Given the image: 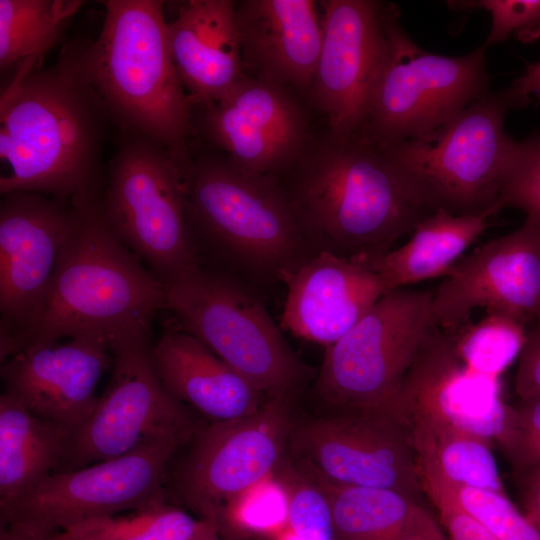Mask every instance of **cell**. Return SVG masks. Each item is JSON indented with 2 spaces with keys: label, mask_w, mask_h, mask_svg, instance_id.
<instances>
[{
  "label": "cell",
  "mask_w": 540,
  "mask_h": 540,
  "mask_svg": "<svg viewBox=\"0 0 540 540\" xmlns=\"http://www.w3.org/2000/svg\"><path fill=\"white\" fill-rule=\"evenodd\" d=\"M432 292L409 288L384 294L341 339L327 347L314 384L336 413L398 418L404 379L436 327Z\"/></svg>",
  "instance_id": "obj_7"
},
{
  "label": "cell",
  "mask_w": 540,
  "mask_h": 540,
  "mask_svg": "<svg viewBox=\"0 0 540 540\" xmlns=\"http://www.w3.org/2000/svg\"><path fill=\"white\" fill-rule=\"evenodd\" d=\"M293 397L267 396L252 415L198 429L178 489L201 519H209L225 502L276 471L294 425Z\"/></svg>",
  "instance_id": "obj_13"
},
{
  "label": "cell",
  "mask_w": 540,
  "mask_h": 540,
  "mask_svg": "<svg viewBox=\"0 0 540 540\" xmlns=\"http://www.w3.org/2000/svg\"><path fill=\"white\" fill-rule=\"evenodd\" d=\"M305 470L328 499L336 540H397L418 504L396 490L334 483Z\"/></svg>",
  "instance_id": "obj_28"
},
{
  "label": "cell",
  "mask_w": 540,
  "mask_h": 540,
  "mask_svg": "<svg viewBox=\"0 0 540 540\" xmlns=\"http://www.w3.org/2000/svg\"><path fill=\"white\" fill-rule=\"evenodd\" d=\"M449 334L460 361L472 372L499 379L500 375L519 358L526 340V326L516 319L486 313L478 322L470 321Z\"/></svg>",
  "instance_id": "obj_31"
},
{
  "label": "cell",
  "mask_w": 540,
  "mask_h": 540,
  "mask_svg": "<svg viewBox=\"0 0 540 540\" xmlns=\"http://www.w3.org/2000/svg\"><path fill=\"white\" fill-rule=\"evenodd\" d=\"M78 0H0V67L42 59L61 39Z\"/></svg>",
  "instance_id": "obj_29"
},
{
  "label": "cell",
  "mask_w": 540,
  "mask_h": 540,
  "mask_svg": "<svg viewBox=\"0 0 540 540\" xmlns=\"http://www.w3.org/2000/svg\"><path fill=\"white\" fill-rule=\"evenodd\" d=\"M499 207L517 208L540 221V133L515 142L503 180Z\"/></svg>",
  "instance_id": "obj_35"
},
{
  "label": "cell",
  "mask_w": 540,
  "mask_h": 540,
  "mask_svg": "<svg viewBox=\"0 0 540 540\" xmlns=\"http://www.w3.org/2000/svg\"><path fill=\"white\" fill-rule=\"evenodd\" d=\"M518 360L516 394L521 400L540 396V318L529 325Z\"/></svg>",
  "instance_id": "obj_39"
},
{
  "label": "cell",
  "mask_w": 540,
  "mask_h": 540,
  "mask_svg": "<svg viewBox=\"0 0 540 540\" xmlns=\"http://www.w3.org/2000/svg\"><path fill=\"white\" fill-rule=\"evenodd\" d=\"M74 223L71 201L15 191L0 203V358L38 313Z\"/></svg>",
  "instance_id": "obj_14"
},
{
  "label": "cell",
  "mask_w": 540,
  "mask_h": 540,
  "mask_svg": "<svg viewBox=\"0 0 540 540\" xmlns=\"http://www.w3.org/2000/svg\"><path fill=\"white\" fill-rule=\"evenodd\" d=\"M284 189L312 255H382L437 210L383 149L358 136L329 134L307 147Z\"/></svg>",
  "instance_id": "obj_2"
},
{
  "label": "cell",
  "mask_w": 540,
  "mask_h": 540,
  "mask_svg": "<svg viewBox=\"0 0 540 540\" xmlns=\"http://www.w3.org/2000/svg\"><path fill=\"white\" fill-rule=\"evenodd\" d=\"M302 467L330 482L422 493L408 428L378 413L341 412L293 425Z\"/></svg>",
  "instance_id": "obj_15"
},
{
  "label": "cell",
  "mask_w": 540,
  "mask_h": 540,
  "mask_svg": "<svg viewBox=\"0 0 540 540\" xmlns=\"http://www.w3.org/2000/svg\"><path fill=\"white\" fill-rule=\"evenodd\" d=\"M100 195L71 201L74 223L48 293L9 356L36 344L150 331L166 287L113 233ZM8 356V357H9Z\"/></svg>",
  "instance_id": "obj_3"
},
{
  "label": "cell",
  "mask_w": 540,
  "mask_h": 540,
  "mask_svg": "<svg viewBox=\"0 0 540 540\" xmlns=\"http://www.w3.org/2000/svg\"><path fill=\"white\" fill-rule=\"evenodd\" d=\"M497 443L520 471L540 466V396L512 407Z\"/></svg>",
  "instance_id": "obj_37"
},
{
  "label": "cell",
  "mask_w": 540,
  "mask_h": 540,
  "mask_svg": "<svg viewBox=\"0 0 540 540\" xmlns=\"http://www.w3.org/2000/svg\"><path fill=\"white\" fill-rule=\"evenodd\" d=\"M109 345V383L90 415L70 433L56 472L120 457L149 443L183 446L200 428L158 377L150 331L120 335Z\"/></svg>",
  "instance_id": "obj_11"
},
{
  "label": "cell",
  "mask_w": 540,
  "mask_h": 540,
  "mask_svg": "<svg viewBox=\"0 0 540 540\" xmlns=\"http://www.w3.org/2000/svg\"><path fill=\"white\" fill-rule=\"evenodd\" d=\"M180 447L149 443L120 457L54 472L0 512L1 529L50 537L89 519L165 501L168 465Z\"/></svg>",
  "instance_id": "obj_12"
},
{
  "label": "cell",
  "mask_w": 540,
  "mask_h": 540,
  "mask_svg": "<svg viewBox=\"0 0 540 540\" xmlns=\"http://www.w3.org/2000/svg\"><path fill=\"white\" fill-rule=\"evenodd\" d=\"M484 43L463 56L420 48L398 11L387 25V51L356 136L379 148L423 137L448 123L489 89Z\"/></svg>",
  "instance_id": "obj_8"
},
{
  "label": "cell",
  "mask_w": 540,
  "mask_h": 540,
  "mask_svg": "<svg viewBox=\"0 0 540 540\" xmlns=\"http://www.w3.org/2000/svg\"><path fill=\"white\" fill-rule=\"evenodd\" d=\"M186 199L197 243L256 277L281 282L313 256L274 176L203 158L192 164Z\"/></svg>",
  "instance_id": "obj_5"
},
{
  "label": "cell",
  "mask_w": 540,
  "mask_h": 540,
  "mask_svg": "<svg viewBox=\"0 0 540 540\" xmlns=\"http://www.w3.org/2000/svg\"><path fill=\"white\" fill-rule=\"evenodd\" d=\"M496 213L489 210L457 215L439 208L417 224L402 246L379 256L357 259L378 274L386 292L445 277Z\"/></svg>",
  "instance_id": "obj_25"
},
{
  "label": "cell",
  "mask_w": 540,
  "mask_h": 540,
  "mask_svg": "<svg viewBox=\"0 0 540 540\" xmlns=\"http://www.w3.org/2000/svg\"><path fill=\"white\" fill-rule=\"evenodd\" d=\"M289 499L288 527L303 540H336L328 499L302 467H277Z\"/></svg>",
  "instance_id": "obj_34"
},
{
  "label": "cell",
  "mask_w": 540,
  "mask_h": 540,
  "mask_svg": "<svg viewBox=\"0 0 540 540\" xmlns=\"http://www.w3.org/2000/svg\"><path fill=\"white\" fill-rule=\"evenodd\" d=\"M432 294L434 322L444 331L468 322L477 308L532 324L540 318V221L526 216L516 230L463 256Z\"/></svg>",
  "instance_id": "obj_17"
},
{
  "label": "cell",
  "mask_w": 540,
  "mask_h": 540,
  "mask_svg": "<svg viewBox=\"0 0 540 540\" xmlns=\"http://www.w3.org/2000/svg\"><path fill=\"white\" fill-rule=\"evenodd\" d=\"M70 432L0 396V512L57 471Z\"/></svg>",
  "instance_id": "obj_26"
},
{
  "label": "cell",
  "mask_w": 540,
  "mask_h": 540,
  "mask_svg": "<svg viewBox=\"0 0 540 540\" xmlns=\"http://www.w3.org/2000/svg\"><path fill=\"white\" fill-rule=\"evenodd\" d=\"M52 536L43 537V538L27 537V536L17 535V534H14L12 532H9V531L3 530V529H1V531H0V540H53Z\"/></svg>",
  "instance_id": "obj_44"
},
{
  "label": "cell",
  "mask_w": 540,
  "mask_h": 540,
  "mask_svg": "<svg viewBox=\"0 0 540 540\" xmlns=\"http://www.w3.org/2000/svg\"><path fill=\"white\" fill-rule=\"evenodd\" d=\"M174 324L266 396L295 394L311 369L253 294L202 266L166 287Z\"/></svg>",
  "instance_id": "obj_10"
},
{
  "label": "cell",
  "mask_w": 540,
  "mask_h": 540,
  "mask_svg": "<svg viewBox=\"0 0 540 540\" xmlns=\"http://www.w3.org/2000/svg\"><path fill=\"white\" fill-rule=\"evenodd\" d=\"M436 507L450 540H499L453 500L435 490L423 491Z\"/></svg>",
  "instance_id": "obj_38"
},
{
  "label": "cell",
  "mask_w": 540,
  "mask_h": 540,
  "mask_svg": "<svg viewBox=\"0 0 540 540\" xmlns=\"http://www.w3.org/2000/svg\"><path fill=\"white\" fill-rule=\"evenodd\" d=\"M523 489V514L538 529H540V466L528 471Z\"/></svg>",
  "instance_id": "obj_42"
},
{
  "label": "cell",
  "mask_w": 540,
  "mask_h": 540,
  "mask_svg": "<svg viewBox=\"0 0 540 540\" xmlns=\"http://www.w3.org/2000/svg\"><path fill=\"white\" fill-rule=\"evenodd\" d=\"M290 90L245 76L203 106L208 137L245 171L276 177L293 168L308 147V123Z\"/></svg>",
  "instance_id": "obj_18"
},
{
  "label": "cell",
  "mask_w": 540,
  "mask_h": 540,
  "mask_svg": "<svg viewBox=\"0 0 540 540\" xmlns=\"http://www.w3.org/2000/svg\"><path fill=\"white\" fill-rule=\"evenodd\" d=\"M422 492L435 490L453 500L499 540H540L534 526L509 500L506 493L451 483L418 467Z\"/></svg>",
  "instance_id": "obj_33"
},
{
  "label": "cell",
  "mask_w": 540,
  "mask_h": 540,
  "mask_svg": "<svg viewBox=\"0 0 540 540\" xmlns=\"http://www.w3.org/2000/svg\"><path fill=\"white\" fill-rule=\"evenodd\" d=\"M199 525L184 510L161 501L127 514L89 519L52 536L53 540H190Z\"/></svg>",
  "instance_id": "obj_30"
},
{
  "label": "cell",
  "mask_w": 540,
  "mask_h": 540,
  "mask_svg": "<svg viewBox=\"0 0 540 540\" xmlns=\"http://www.w3.org/2000/svg\"><path fill=\"white\" fill-rule=\"evenodd\" d=\"M1 95L2 194L24 191L73 201L100 195L101 149L111 122L80 68L76 43L58 61L18 64Z\"/></svg>",
  "instance_id": "obj_1"
},
{
  "label": "cell",
  "mask_w": 540,
  "mask_h": 540,
  "mask_svg": "<svg viewBox=\"0 0 540 540\" xmlns=\"http://www.w3.org/2000/svg\"><path fill=\"white\" fill-rule=\"evenodd\" d=\"M397 540H450L432 515L418 503Z\"/></svg>",
  "instance_id": "obj_40"
},
{
  "label": "cell",
  "mask_w": 540,
  "mask_h": 540,
  "mask_svg": "<svg viewBox=\"0 0 540 540\" xmlns=\"http://www.w3.org/2000/svg\"><path fill=\"white\" fill-rule=\"evenodd\" d=\"M407 428L418 467L451 483L505 493L490 440L451 425L413 421Z\"/></svg>",
  "instance_id": "obj_27"
},
{
  "label": "cell",
  "mask_w": 540,
  "mask_h": 540,
  "mask_svg": "<svg viewBox=\"0 0 540 540\" xmlns=\"http://www.w3.org/2000/svg\"><path fill=\"white\" fill-rule=\"evenodd\" d=\"M288 492L275 472L240 492L207 519L223 540L244 535L270 539L288 526Z\"/></svg>",
  "instance_id": "obj_32"
},
{
  "label": "cell",
  "mask_w": 540,
  "mask_h": 540,
  "mask_svg": "<svg viewBox=\"0 0 540 540\" xmlns=\"http://www.w3.org/2000/svg\"><path fill=\"white\" fill-rule=\"evenodd\" d=\"M512 108L506 89L488 91L433 132L381 149L435 209L457 215L499 212L516 142L505 130V117Z\"/></svg>",
  "instance_id": "obj_9"
},
{
  "label": "cell",
  "mask_w": 540,
  "mask_h": 540,
  "mask_svg": "<svg viewBox=\"0 0 540 540\" xmlns=\"http://www.w3.org/2000/svg\"><path fill=\"white\" fill-rule=\"evenodd\" d=\"M151 357L167 391L212 422L252 415L267 398L200 340L175 324L152 344Z\"/></svg>",
  "instance_id": "obj_24"
},
{
  "label": "cell",
  "mask_w": 540,
  "mask_h": 540,
  "mask_svg": "<svg viewBox=\"0 0 540 540\" xmlns=\"http://www.w3.org/2000/svg\"><path fill=\"white\" fill-rule=\"evenodd\" d=\"M96 39L76 43L86 80L121 134L167 149L187 174L192 105L172 59L163 1L108 0Z\"/></svg>",
  "instance_id": "obj_4"
},
{
  "label": "cell",
  "mask_w": 540,
  "mask_h": 540,
  "mask_svg": "<svg viewBox=\"0 0 540 540\" xmlns=\"http://www.w3.org/2000/svg\"><path fill=\"white\" fill-rule=\"evenodd\" d=\"M167 29L172 59L192 106L220 100L246 76L233 1H186Z\"/></svg>",
  "instance_id": "obj_23"
},
{
  "label": "cell",
  "mask_w": 540,
  "mask_h": 540,
  "mask_svg": "<svg viewBox=\"0 0 540 540\" xmlns=\"http://www.w3.org/2000/svg\"><path fill=\"white\" fill-rule=\"evenodd\" d=\"M511 408L501 397L499 379L470 371L449 334L436 326L404 379L398 418L405 426L412 421L455 426L493 443Z\"/></svg>",
  "instance_id": "obj_19"
},
{
  "label": "cell",
  "mask_w": 540,
  "mask_h": 540,
  "mask_svg": "<svg viewBox=\"0 0 540 540\" xmlns=\"http://www.w3.org/2000/svg\"><path fill=\"white\" fill-rule=\"evenodd\" d=\"M236 22L244 65L257 78L311 89L322 42L315 1L244 0Z\"/></svg>",
  "instance_id": "obj_22"
},
{
  "label": "cell",
  "mask_w": 540,
  "mask_h": 540,
  "mask_svg": "<svg viewBox=\"0 0 540 540\" xmlns=\"http://www.w3.org/2000/svg\"><path fill=\"white\" fill-rule=\"evenodd\" d=\"M190 540H223L216 527L209 521L199 519V525Z\"/></svg>",
  "instance_id": "obj_43"
},
{
  "label": "cell",
  "mask_w": 540,
  "mask_h": 540,
  "mask_svg": "<svg viewBox=\"0 0 540 540\" xmlns=\"http://www.w3.org/2000/svg\"><path fill=\"white\" fill-rule=\"evenodd\" d=\"M121 135L100 196L102 213L116 237L167 287L201 267L187 209L188 175L156 142Z\"/></svg>",
  "instance_id": "obj_6"
},
{
  "label": "cell",
  "mask_w": 540,
  "mask_h": 540,
  "mask_svg": "<svg viewBox=\"0 0 540 540\" xmlns=\"http://www.w3.org/2000/svg\"><path fill=\"white\" fill-rule=\"evenodd\" d=\"M109 344L76 337L26 347L1 361L4 393L71 433L96 405V386L113 362Z\"/></svg>",
  "instance_id": "obj_20"
},
{
  "label": "cell",
  "mask_w": 540,
  "mask_h": 540,
  "mask_svg": "<svg viewBox=\"0 0 540 540\" xmlns=\"http://www.w3.org/2000/svg\"><path fill=\"white\" fill-rule=\"evenodd\" d=\"M453 10L483 9L491 15V29L485 42L498 44L510 35L531 43L540 38V0H474L449 1Z\"/></svg>",
  "instance_id": "obj_36"
},
{
  "label": "cell",
  "mask_w": 540,
  "mask_h": 540,
  "mask_svg": "<svg viewBox=\"0 0 540 540\" xmlns=\"http://www.w3.org/2000/svg\"><path fill=\"white\" fill-rule=\"evenodd\" d=\"M322 42L311 86L329 134L356 136L387 51L396 9L372 0L322 1Z\"/></svg>",
  "instance_id": "obj_16"
},
{
  "label": "cell",
  "mask_w": 540,
  "mask_h": 540,
  "mask_svg": "<svg viewBox=\"0 0 540 540\" xmlns=\"http://www.w3.org/2000/svg\"><path fill=\"white\" fill-rule=\"evenodd\" d=\"M281 327L329 347L348 333L384 295L378 276L357 258L331 253L311 256L285 275Z\"/></svg>",
  "instance_id": "obj_21"
},
{
  "label": "cell",
  "mask_w": 540,
  "mask_h": 540,
  "mask_svg": "<svg viewBox=\"0 0 540 540\" xmlns=\"http://www.w3.org/2000/svg\"><path fill=\"white\" fill-rule=\"evenodd\" d=\"M271 540H303L297 536L288 526L273 536Z\"/></svg>",
  "instance_id": "obj_45"
},
{
  "label": "cell",
  "mask_w": 540,
  "mask_h": 540,
  "mask_svg": "<svg viewBox=\"0 0 540 540\" xmlns=\"http://www.w3.org/2000/svg\"><path fill=\"white\" fill-rule=\"evenodd\" d=\"M506 91L513 108L525 107L532 100L540 101V60L530 65L506 88Z\"/></svg>",
  "instance_id": "obj_41"
}]
</instances>
